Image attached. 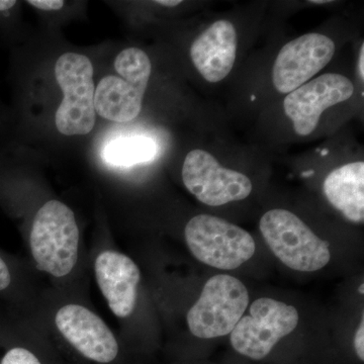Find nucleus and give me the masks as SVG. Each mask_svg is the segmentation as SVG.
Here are the masks:
<instances>
[{"label":"nucleus","mask_w":364,"mask_h":364,"mask_svg":"<svg viewBox=\"0 0 364 364\" xmlns=\"http://www.w3.org/2000/svg\"><path fill=\"white\" fill-rule=\"evenodd\" d=\"M248 304V291L241 280L231 275H215L188 311L189 330L202 339L226 336L243 317Z\"/></svg>","instance_id":"6"},{"label":"nucleus","mask_w":364,"mask_h":364,"mask_svg":"<svg viewBox=\"0 0 364 364\" xmlns=\"http://www.w3.org/2000/svg\"><path fill=\"white\" fill-rule=\"evenodd\" d=\"M55 322L64 338L86 358L109 363L117 358L116 337L104 321L85 306H64Z\"/></svg>","instance_id":"11"},{"label":"nucleus","mask_w":364,"mask_h":364,"mask_svg":"<svg viewBox=\"0 0 364 364\" xmlns=\"http://www.w3.org/2000/svg\"><path fill=\"white\" fill-rule=\"evenodd\" d=\"M33 259L56 277L69 274L77 262L79 230L71 208L49 200L38 210L30 236Z\"/></svg>","instance_id":"2"},{"label":"nucleus","mask_w":364,"mask_h":364,"mask_svg":"<svg viewBox=\"0 0 364 364\" xmlns=\"http://www.w3.org/2000/svg\"><path fill=\"white\" fill-rule=\"evenodd\" d=\"M259 228L268 247L287 267L296 272H313L329 263V243L318 238L289 210H268L261 217Z\"/></svg>","instance_id":"3"},{"label":"nucleus","mask_w":364,"mask_h":364,"mask_svg":"<svg viewBox=\"0 0 364 364\" xmlns=\"http://www.w3.org/2000/svg\"><path fill=\"white\" fill-rule=\"evenodd\" d=\"M323 189L328 202L347 220L364 221V162L342 165L326 177Z\"/></svg>","instance_id":"14"},{"label":"nucleus","mask_w":364,"mask_h":364,"mask_svg":"<svg viewBox=\"0 0 364 364\" xmlns=\"http://www.w3.org/2000/svg\"><path fill=\"white\" fill-rule=\"evenodd\" d=\"M114 67L117 75L105 76L95 87V112L109 121L129 123L142 111L152 64L147 53L131 47L117 55Z\"/></svg>","instance_id":"1"},{"label":"nucleus","mask_w":364,"mask_h":364,"mask_svg":"<svg viewBox=\"0 0 364 364\" xmlns=\"http://www.w3.org/2000/svg\"><path fill=\"white\" fill-rule=\"evenodd\" d=\"M238 33L231 21H215L191 43L189 55L196 70L210 83L224 80L237 58Z\"/></svg>","instance_id":"12"},{"label":"nucleus","mask_w":364,"mask_h":364,"mask_svg":"<svg viewBox=\"0 0 364 364\" xmlns=\"http://www.w3.org/2000/svg\"><path fill=\"white\" fill-rule=\"evenodd\" d=\"M311 4H329V0H311Z\"/></svg>","instance_id":"22"},{"label":"nucleus","mask_w":364,"mask_h":364,"mask_svg":"<svg viewBox=\"0 0 364 364\" xmlns=\"http://www.w3.org/2000/svg\"><path fill=\"white\" fill-rule=\"evenodd\" d=\"M157 153L156 144L146 136H129L112 141L104 150L107 163L117 167H129L152 160Z\"/></svg>","instance_id":"15"},{"label":"nucleus","mask_w":364,"mask_h":364,"mask_svg":"<svg viewBox=\"0 0 364 364\" xmlns=\"http://www.w3.org/2000/svg\"><path fill=\"white\" fill-rule=\"evenodd\" d=\"M184 236L196 259L218 269H236L255 253V242L247 231L215 215L193 217Z\"/></svg>","instance_id":"5"},{"label":"nucleus","mask_w":364,"mask_h":364,"mask_svg":"<svg viewBox=\"0 0 364 364\" xmlns=\"http://www.w3.org/2000/svg\"><path fill=\"white\" fill-rule=\"evenodd\" d=\"M299 313L293 306L261 298L250 306V315L242 317L231 332L235 350L254 360L267 358L277 342L296 329Z\"/></svg>","instance_id":"7"},{"label":"nucleus","mask_w":364,"mask_h":364,"mask_svg":"<svg viewBox=\"0 0 364 364\" xmlns=\"http://www.w3.org/2000/svg\"><path fill=\"white\" fill-rule=\"evenodd\" d=\"M0 364H41L35 354L23 347H13L2 356Z\"/></svg>","instance_id":"16"},{"label":"nucleus","mask_w":364,"mask_h":364,"mask_svg":"<svg viewBox=\"0 0 364 364\" xmlns=\"http://www.w3.org/2000/svg\"><path fill=\"white\" fill-rule=\"evenodd\" d=\"M364 44L361 45L360 51H359V59H358V71L359 76H360L361 80H364Z\"/></svg>","instance_id":"19"},{"label":"nucleus","mask_w":364,"mask_h":364,"mask_svg":"<svg viewBox=\"0 0 364 364\" xmlns=\"http://www.w3.org/2000/svg\"><path fill=\"white\" fill-rule=\"evenodd\" d=\"M55 78L63 93L55 114L57 130L64 136L87 135L97 121L91 60L78 53H64L55 64Z\"/></svg>","instance_id":"4"},{"label":"nucleus","mask_w":364,"mask_h":364,"mask_svg":"<svg viewBox=\"0 0 364 364\" xmlns=\"http://www.w3.org/2000/svg\"><path fill=\"white\" fill-rule=\"evenodd\" d=\"M181 173L189 193L210 207L245 200L253 191L247 176L222 166L215 156L203 149L186 155Z\"/></svg>","instance_id":"8"},{"label":"nucleus","mask_w":364,"mask_h":364,"mask_svg":"<svg viewBox=\"0 0 364 364\" xmlns=\"http://www.w3.org/2000/svg\"><path fill=\"white\" fill-rule=\"evenodd\" d=\"M354 85L341 74L327 73L312 79L287 95L284 102L286 116L299 136L312 135L323 112L352 97Z\"/></svg>","instance_id":"10"},{"label":"nucleus","mask_w":364,"mask_h":364,"mask_svg":"<svg viewBox=\"0 0 364 364\" xmlns=\"http://www.w3.org/2000/svg\"><path fill=\"white\" fill-rule=\"evenodd\" d=\"M95 275L100 291L114 315L126 318L135 309L140 270L128 256L104 251L95 260Z\"/></svg>","instance_id":"13"},{"label":"nucleus","mask_w":364,"mask_h":364,"mask_svg":"<svg viewBox=\"0 0 364 364\" xmlns=\"http://www.w3.org/2000/svg\"><path fill=\"white\" fill-rule=\"evenodd\" d=\"M155 4L165 7H174L181 4V0H158Z\"/></svg>","instance_id":"21"},{"label":"nucleus","mask_w":364,"mask_h":364,"mask_svg":"<svg viewBox=\"0 0 364 364\" xmlns=\"http://www.w3.org/2000/svg\"><path fill=\"white\" fill-rule=\"evenodd\" d=\"M359 293H361L363 294V284H361V287H359Z\"/></svg>","instance_id":"23"},{"label":"nucleus","mask_w":364,"mask_h":364,"mask_svg":"<svg viewBox=\"0 0 364 364\" xmlns=\"http://www.w3.org/2000/svg\"><path fill=\"white\" fill-rule=\"evenodd\" d=\"M336 51L334 41L323 33H311L287 43L272 67V83L282 95L305 85L330 63Z\"/></svg>","instance_id":"9"},{"label":"nucleus","mask_w":364,"mask_h":364,"mask_svg":"<svg viewBox=\"0 0 364 364\" xmlns=\"http://www.w3.org/2000/svg\"><path fill=\"white\" fill-rule=\"evenodd\" d=\"M18 2L14 0H0V11H11Z\"/></svg>","instance_id":"20"},{"label":"nucleus","mask_w":364,"mask_h":364,"mask_svg":"<svg viewBox=\"0 0 364 364\" xmlns=\"http://www.w3.org/2000/svg\"><path fill=\"white\" fill-rule=\"evenodd\" d=\"M28 4L41 11H60L65 2L62 0H28Z\"/></svg>","instance_id":"17"},{"label":"nucleus","mask_w":364,"mask_h":364,"mask_svg":"<svg viewBox=\"0 0 364 364\" xmlns=\"http://www.w3.org/2000/svg\"><path fill=\"white\" fill-rule=\"evenodd\" d=\"M354 347H355L356 353L361 361L364 360V322L363 318L359 326L355 337H354Z\"/></svg>","instance_id":"18"}]
</instances>
